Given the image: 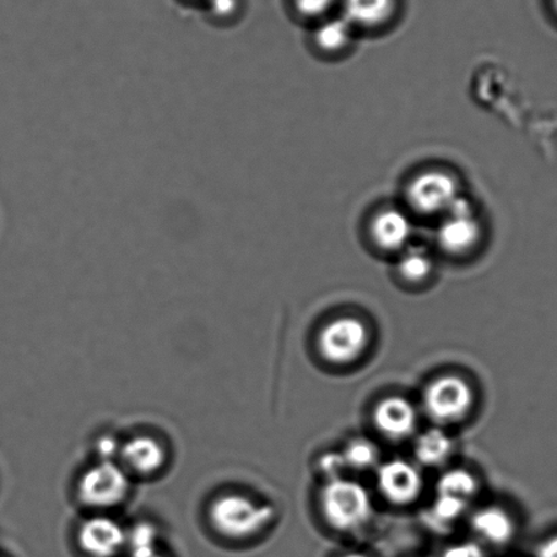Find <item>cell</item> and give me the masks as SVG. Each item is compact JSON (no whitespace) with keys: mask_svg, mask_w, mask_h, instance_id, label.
<instances>
[{"mask_svg":"<svg viewBox=\"0 0 557 557\" xmlns=\"http://www.w3.org/2000/svg\"><path fill=\"white\" fill-rule=\"evenodd\" d=\"M341 557H370L364 554H360V552H349V554H345Z\"/></svg>","mask_w":557,"mask_h":557,"instance_id":"cell-27","label":"cell"},{"mask_svg":"<svg viewBox=\"0 0 557 557\" xmlns=\"http://www.w3.org/2000/svg\"><path fill=\"white\" fill-rule=\"evenodd\" d=\"M370 235L380 250L398 256L413 243L412 219L399 208L382 209L371 221Z\"/></svg>","mask_w":557,"mask_h":557,"instance_id":"cell-12","label":"cell"},{"mask_svg":"<svg viewBox=\"0 0 557 557\" xmlns=\"http://www.w3.org/2000/svg\"><path fill=\"white\" fill-rule=\"evenodd\" d=\"M354 40V26L344 17L323 21L313 34V41L324 53H338L346 50Z\"/></svg>","mask_w":557,"mask_h":557,"instance_id":"cell-17","label":"cell"},{"mask_svg":"<svg viewBox=\"0 0 557 557\" xmlns=\"http://www.w3.org/2000/svg\"><path fill=\"white\" fill-rule=\"evenodd\" d=\"M479 491L478 478L463 468L446 470L436 484V495L457 497L468 503H472Z\"/></svg>","mask_w":557,"mask_h":557,"instance_id":"cell-18","label":"cell"},{"mask_svg":"<svg viewBox=\"0 0 557 557\" xmlns=\"http://www.w3.org/2000/svg\"><path fill=\"white\" fill-rule=\"evenodd\" d=\"M343 453L346 467L355 472L375 470L381 465V450L367 437H355L346 443Z\"/></svg>","mask_w":557,"mask_h":557,"instance_id":"cell-20","label":"cell"},{"mask_svg":"<svg viewBox=\"0 0 557 557\" xmlns=\"http://www.w3.org/2000/svg\"><path fill=\"white\" fill-rule=\"evenodd\" d=\"M75 548L85 557H124L127 523L112 513H81L75 522Z\"/></svg>","mask_w":557,"mask_h":557,"instance_id":"cell-5","label":"cell"},{"mask_svg":"<svg viewBox=\"0 0 557 557\" xmlns=\"http://www.w3.org/2000/svg\"><path fill=\"white\" fill-rule=\"evenodd\" d=\"M370 345V330L361 319L339 317L327 322L318 334L317 346L324 361L349 366L360 359Z\"/></svg>","mask_w":557,"mask_h":557,"instance_id":"cell-7","label":"cell"},{"mask_svg":"<svg viewBox=\"0 0 557 557\" xmlns=\"http://www.w3.org/2000/svg\"><path fill=\"white\" fill-rule=\"evenodd\" d=\"M435 262L429 248L420 245H410L398 253L397 273L405 283H425L434 273Z\"/></svg>","mask_w":557,"mask_h":557,"instance_id":"cell-16","label":"cell"},{"mask_svg":"<svg viewBox=\"0 0 557 557\" xmlns=\"http://www.w3.org/2000/svg\"><path fill=\"white\" fill-rule=\"evenodd\" d=\"M556 9H557V0H555Z\"/></svg>","mask_w":557,"mask_h":557,"instance_id":"cell-28","label":"cell"},{"mask_svg":"<svg viewBox=\"0 0 557 557\" xmlns=\"http://www.w3.org/2000/svg\"><path fill=\"white\" fill-rule=\"evenodd\" d=\"M535 557H557V535L541 543L535 550Z\"/></svg>","mask_w":557,"mask_h":557,"instance_id":"cell-25","label":"cell"},{"mask_svg":"<svg viewBox=\"0 0 557 557\" xmlns=\"http://www.w3.org/2000/svg\"><path fill=\"white\" fill-rule=\"evenodd\" d=\"M381 496L393 506L413 505L423 494L424 479L418 465L396 458L381 462L375 469Z\"/></svg>","mask_w":557,"mask_h":557,"instance_id":"cell-10","label":"cell"},{"mask_svg":"<svg viewBox=\"0 0 557 557\" xmlns=\"http://www.w3.org/2000/svg\"><path fill=\"white\" fill-rule=\"evenodd\" d=\"M275 508L239 488L214 492L205 506V524L228 543H246L258 537L274 522Z\"/></svg>","mask_w":557,"mask_h":557,"instance_id":"cell-1","label":"cell"},{"mask_svg":"<svg viewBox=\"0 0 557 557\" xmlns=\"http://www.w3.org/2000/svg\"><path fill=\"white\" fill-rule=\"evenodd\" d=\"M124 557H168L164 549L160 548L153 552H149V554H138V555H126Z\"/></svg>","mask_w":557,"mask_h":557,"instance_id":"cell-26","label":"cell"},{"mask_svg":"<svg viewBox=\"0 0 557 557\" xmlns=\"http://www.w3.org/2000/svg\"><path fill=\"white\" fill-rule=\"evenodd\" d=\"M461 196L458 178L443 170L420 172L407 187L409 207L424 218L441 219Z\"/></svg>","mask_w":557,"mask_h":557,"instance_id":"cell-8","label":"cell"},{"mask_svg":"<svg viewBox=\"0 0 557 557\" xmlns=\"http://www.w3.org/2000/svg\"><path fill=\"white\" fill-rule=\"evenodd\" d=\"M475 394L472 385L458 375H441L425 386L423 408L437 425L461 423L474 407Z\"/></svg>","mask_w":557,"mask_h":557,"instance_id":"cell-6","label":"cell"},{"mask_svg":"<svg viewBox=\"0 0 557 557\" xmlns=\"http://www.w3.org/2000/svg\"><path fill=\"white\" fill-rule=\"evenodd\" d=\"M372 423L383 437L392 442H403L416 434L419 413L408 398L388 396L375 405Z\"/></svg>","mask_w":557,"mask_h":557,"instance_id":"cell-11","label":"cell"},{"mask_svg":"<svg viewBox=\"0 0 557 557\" xmlns=\"http://www.w3.org/2000/svg\"><path fill=\"white\" fill-rule=\"evenodd\" d=\"M135 481L116 461L96 459L81 469L73 484L81 513L119 516L133 499Z\"/></svg>","mask_w":557,"mask_h":557,"instance_id":"cell-2","label":"cell"},{"mask_svg":"<svg viewBox=\"0 0 557 557\" xmlns=\"http://www.w3.org/2000/svg\"><path fill=\"white\" fill-rule=\"evenodd\" d=\"M319 510L335 532L355 533L371 521L374 503L359 481L343 478L323 483L319 492Z\"/></svg>","mask_w":557,"mask_h":557,"instance_id":"cell-3","label":"cell"},{"mask_svg":"<svg viewBox=\"0 0 557 557\" xmlns=\"http://www.w3.org/2000/svg\"><path fill=\"white\" fill-rule=\"evenodd\" d=\"M394 0H344L343 17L356 28H375L392 17Z\"/></svg>","mask_w":557,"mask_h":557,"instance_id":"cell-15","label":"cell"},{"mask_svg":"<svg viewBox=\"0 0 557 557\" xmlns=\"http://www.w3.org/2000/svg\"><path fill=\"white\" fill-rule=\"evenodd\" d=\"M334 3L335 0H295L297 12L308 18L321 17Z\"/></svg>","mask_w":557,"mask_h":557,"instance_id":"cell-22","label":"cell"},{"mask_svg":"<svg viewBox=\"0 0 557 557\" xmlns=\"http://www.w3.org/2000/svg\"><path fill=\"white\" fill-rule=\"evenodd\" d=\"M317 469L324 483H329V481L343 479L348 467H346L343 453L329 451L319 457Z\"/></svg>","mask_w":557,"mask_h":557,"instance_id":"cell-21","label":"cell"},{"mask_svg":"<svg viewBox=\"0 0 557 557\" xmlns=\"http://www.w3.org/2000/svg\"><path fill=\"white\" fill-rule=\"evenodd\" d=\"M171 447L151 431H137L121 440L116 462L135 483L159 480L170 469Z\"/></svg>","mask_w":557,"mask_h":557,"instance_id":"cell-4","label":"cell"},{"mask_svg":"<svg viewBox=\"0 0 557 557\" xmlns=\"http://www.w3.org/2000/svg\"><path fill=\"white\" fill-rule=\"evenodd\" d=\"M472 530L484 544L506 546L516 535V522L505 508H480L472 516Z\"/></svg>","mask_w":557,"mask_h":557,"instance_id":"cell-13","label":"cell"},{"mask_svg":"<svg viewBox=\"0 0 557 557\" xmlns=\"http://www.w3.org/2000/svg\"><path fill=\"white\" fill-rule=\"evenodd\" d=\"M481 235L483 225L478 210L462 194L440 219L436 230L437 245L451 256H463L478 247Z\"/></svg>","mask_w":557,"mask_h":557,"instance_id":"cell-9","label":"cell"},{"mask_svg":"<svg viewBox=\"0 0 557 557\" xmlns=\"http://www.w3.org/2000/svg\"><path fill=\"white\" fill-rule=\"evenodd\" d=\"M469 506L470 503L457 499V497L436 495V499L426 511L425 521L437 532H443L456 524L468 511Z\"/></svg>","mask_w":557,"mask_h":557,"instance_id":"cell-19","label":"cell"},{"mask_svg":"<svg viewBox=\"0 0 557 557\" xmlns=\"http://www.w3.org/2000/svg\"><path fill=\"white\" fill-rule=\"evenodd\" d=\"M442 557H485V552L483 546L479 543L465 541V543L447 546V548L443 550Z\"/></svg>","mask_w":557,"mask_h":557,"instance_id":"cell-23","label":"cell"},{"mask_svg":"<svg viewBox=\"0 0 557 557\" xmlns=\"http://www.w3.org/2000/svg\"><path fill=\"white\" fill-rule=\"evenodd\" d=\"M210 12L215 18H231L239 8V0H208Z\"/></svg>","mask_w":557,"mask_h":557,"instance_id":"cell-24","label":"cell"},{"mask_svg":"<svg viewBox=\"0 0 557 557\" xmlns=\"http://www.w3.org/2000/svg\"><path fill=\"white\" fill-rule=\"evenodd\" d=\"M414 458L421 467L437 469L448 462L454 453V441L440 426L426 430L414 442Z\"/></svg>","mask_w":557,"mask_h":557,"instance_id":"cell-14","label":"cell"}]
</instances>
